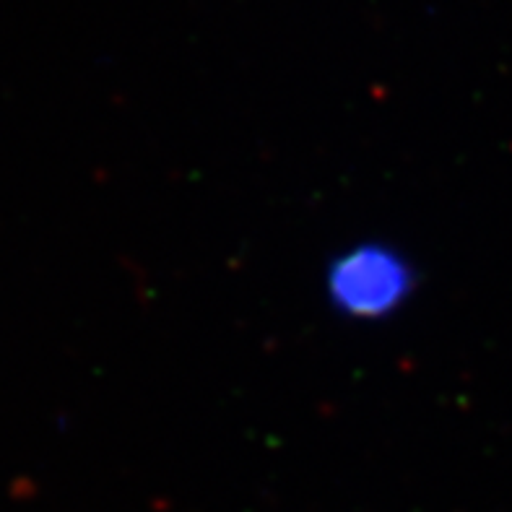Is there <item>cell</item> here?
<instances>
[{
	"mask_svg": "<svg viewBox=\"0 0 512 512\" xmlns=\"http://www.w3.org/2000/svg\"><path fill=\"white\" fill-rule=\"evenodd\" d=\"M325 292L333 310L346 318H388L409 302L414 268L396 247L364 242L333 258L325 273Z\"/></svg>",
	"mask_w": 512,
	"mask_h": 512,
	"instance_id": "obj_1",
	"label": "cell"
}]
</instances>
